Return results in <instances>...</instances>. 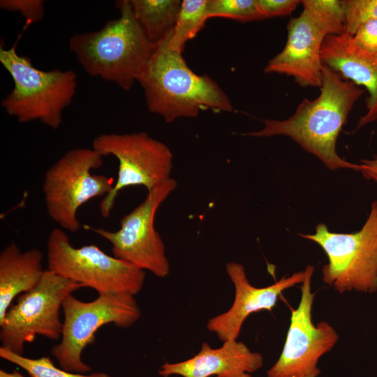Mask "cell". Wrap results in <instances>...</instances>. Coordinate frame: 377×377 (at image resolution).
I'll return each mask as SVG.
<instances>
[{"instance_id":"cell-1","label":"cell","mask_w":377,"mask_h":377,"mask_svg":"<svg viewBox=\"0 0 377 377\" xmlns=\"http://www.w3.org/2000/svg\"><path fill=\"white\" fill-rule=\"evenodd\" d=\"M320 89L317 98L303 99L289 118L264 119L263 128L244 135H286L332 170L348 168L360 171V164L347 161L338 155L336 144L348 114L364 89L324 64Z\"/></svg>"},{"instance_id":"cell-2","label":"cell","mask_w":377,"mask_h":377,"mask_svg":"<svg viewBox=\"0 0 377 377\" xmlns=\"http://www.w3.org/2000/svg\"><path fill=\"white\" fill-rule=\"evenodd\" d=\"M170 36L154 47L137 80L144 90L148 110L168 123L180 117H194L203 110L233 111L229 98L214 80L195 73L182 53L168 48Z\"/></svg>"},{"instance_id":"cell-3","label":"cell","mask_w":377,"mask_h":377,"mask_svg":"<svg viewBox=\"0 0 377 377\" xmlns=\"http://www.w3.org/2000/svg\"><path fill=\"white\" fill-rule=\"evenodd\" d=\"M117 8V19L98 31L73 35L68 46L88 75L130 91L154 47L137 20L131 1H119Z\"/></svg>"},{"instance_id":"cell-4","label":"cell","mask_w":377,"mask_h":377,"mask_svg":"<svg viewBox=\"0 0 377 377\" xmlns=\"http://www.w3.org/2000/svg\"><path fill=\"white\" fill-rule=\"evenodd\" d=\"M0 62L14 84L1 102L6 112L20 123L39 121L58 129L76 94V73L72 69H38L30 58L17 52L15 45L0 48Z\"/></svg>"},{"instance_id":"cell-5","label":"cell","mask_w":377,"mask_h":377,"mask_svg":"<svg viewBox=\"0 0 377 377\" xmlns=\"http://www.w3.org/2000/svg\"><path fill=\"white\" fill-rule=\"evenodd\" d=\"M300 235L317 243L325 252L328 263L322 268L325 284L340 293L377 291V200L371 203L368 217L358 231L333 232L321 223L314 234Z\"/></svg>"},{"instance_id":"cell-6","label":"cell","mask_w":377,"mask_h":377,"mask_svg":"<svg viewBox=\"0 0 377 377\" xmlns=\"http://www.w3.org/2000/svg\"><path fill=\"white\" fill-rule=\"evenodd\" d=\"M47 269L101 294L138 293L145 272L111 256L94 244L74 247L68 235L54 228L47 240Z\"/></svg>"},{"instance_id":"cell-7","label":"cell","mask_w":377,"mask_h":377,"mask_svg":"<svg viewBox=\"0 0 377 377\" xmlns=\"http://www.w3.org/2000/svg\"><path fill=\"white\" fill-rule=\"evenodd\" d=\"M60 342L51 348V355L64 370L86 373L91 368L82 360L84 349L95 341L102 326L112 323L121 328L133 325L141 312L134 295L101 294L93 301L83 302L72 294L64 300Z\"/></svg>"},{"instance_id":"cell-8","label":"cell","mask_w":377,"mask_h":377,"mask_svg":"<svg viewBox=\"0 0 377 377\" xmlns=\"http://www.w3.org/2000/svg\"><path fill=\"white\" fill-rule=\"evenodd\" d=\"M102 163L103 156L93 148H74L46 170L42 187L46 211L61 228L76 232L81 226L79 208L112 191L111 178L91 173Z\"/></svg>"},{"instance_id":"cell-9","label":"cell","mask_w":377,"mask_h":377,"mask_svg":"<svg viewBox=\"0 0 377 377\" xmlns=\"http://www.w3.org/2000/svg\"><path fill=\"white\" fill-rule=\"evenodd\" d=\"M81 288L78 283L45 270L39 284L21 294L7 310L0 324L1 347L22 355L24 344L32 342L37 335L54 341L61 339L63 303Z\"/></svg>"},{"instance_id":"cell-10","label":"cell","mask_w":377,"mask_h":377,"mask_svg":"<svg viewBox=\"0 0 377 377\" xmlns=\"http://www.w3.org/2000/svg\"><path fill=\"white\" fill-rule=\"evenodd\" d=\"M92 148L103 156L112 155L119 161L116 182L99 205L103 218L110 215L123 188L143 186L150 191L171 178L173 156L170 149L145 132L103 133L94 139Z\"/></svg>"},{"instance_id":"cell-11","label":"cell","mask_w":377,"mask_h":377,"mask_svg":"<svg viewBox=\"0 0 377 377\" xmlns=\"http://www.w3.org/2000/svg\"><path fill=\"white\" fill-rule=\"evenodd\" d=\"M172 178L148 191L145 200L120 221L117 231L84 226L112 245L113 256L155 276L165 277L170 265L162 238L154 226L156 214L161 205L177 188Z\"/></svg>"},{"instance_id":"cell-12","label":"cell","mask_w":377,"mask_h":377,"mask_svg":"<svg viewBox=\"0 0 377 377\" xmlns=\"http://www.w3.org/2000/svg\"><path fill=\"white\" fill-rule=\"evenodd\" d=\"M314 267H305L301 286V299L291 313L290 326L278 360L267 371V377H318L319 359L330 351L339 339L334 328L325 321L314 325L312 306L315 293L311 292Z\"/></svg>"},{"instance_id":"cell-13","label":"cell","mask_w":377,"mask_h":377,"mask_svg":"<svg viewBox=\"0 0 377 377\" xmlns=\"http://www.w3.org/2000/svg\"><path fill=\"white\" fill-rule=\"evenodd\" d=\"M226 269L235 287L234 302L228 311L210 318L207 324V330L223 342L237 339L250 314L260 310L272 311L282 292L302 283L305 277L304 271H300L283 276L271 286L257 288L250 283L242 264L229 262Z\"/></svg>"},{"instance_id":"cell-14","label":"cell","mask_w":377,"mask_h":377,"mask_svg":"<svg viewBox=\"0 0 377 377\" xmlns=\"http://www.w3.org/2000/svg\"><path fill=\"white\" fill-rule=\"evenodd\" d=\"M287 29L283 50L268 61L264 72L292 77L302 87L320 88L323 67L320 52L326 36L303 12L290 20Z\"/></svg>"},{"instance_id":"cell-15","label":"cell","mask_w":377,"mask_h":377,"mask_svg":"<svg viewBox=\"0 0 377 377\" xmlns=\"http://www.w3.org/2000/svg\"><path fill=\"white\" fill-rule=\"evenodd\" d=\"M263 365L260 353L251 351L242 341L230 339L218 348L203 342L198 354L182 362L163 364L158 374L163 377H252L251 374Z\"/></svg>"},{"instance_id":"cell-16","label":"cell","mask_w":377,"mask_h":377,"mask_svg":"<svg viewBox=\"0 0 377 377\" xmlns=\"http://www.w3.org/2000/svg\"><path fill=\"white\" fill-rule=\"evenodd\" d=\"M320 55L325 66L364 87L369 94L367 112L360 118L355 131L377 121V56L359 47L347 33L325 36Z\"/></svg>"},{"instance_id":"cell-17","label":"cell","mask_w":377,"mask_h":377,"mask_svg":"<svg viewBox=\"0 0 377 377\" xmlns=\"http://www.w3.org/2000/svg\"><path fill=\"white\" fill-rule=\"evenodd\" d=\"M38 249L21 251L13 242L0 253V324L14 298L35 288L44 273Z\"/></svg>"},{"instance_id":"cell-18","label":"cell","mask_w":377,"mask_h":377,"mask_svg":"<svg viewBox=\"0 0 377 377\" xmlns=\"http://www.w3.org/2000/svg\"><path fill=\"white\" fill-rule=\"evenodd\" d=\"M131 1L135 17L154 47L172 34L181 1Z\"/></svg>"},{"instance_id":"cell-19","label":"cell","mask_w":377,"mask_h":377,"mask_svg":"<svg viewBox=\"0 0 377 377\" xmlns=\"http://www.w3.org/2000/svg\"><path fill=\"white\" fill-rule=\"evenodd\" d=\"M209 0H184L169 38L168 47L182 54L186 43L193 38L209 19L207 8Z\"/></svg>"},{"instance_id":"cell-20","label":"cell","mask_w":377,"mask_h":377,"mask_svg":"<svg viewBox=\"0 0 377 377\" xmlns=\"http://www.w3.org/2000/svg\"><path fill=\"white\" fill-rule=\"evenodd\" d=\"M301 3L309 20L326 36L346 32L342 0H302Z\"/></svg>"},{"instance_id":"cell-21","label":"cell","mask_w":377,"mask_h":377,"mask_svg":"<svg viewBox=\"0 0 377 377\" xmlns=\"http://www.w3.org/2000/svg\"><path fill=\"white\" fill-rule=\"evenodd\" d=\"M1 358L26 371L31 377H111L103 372L82 374L57 367L48 357L31 359L0 347Z\"/></svg>"},{"instance_id":"cell-22","label":"cell","mask_w":377,"mask_h":377,"mask_svg":"<svg viewBox=\"0 0 377 377\" xmlns=\"http://www.w3.org/2000/svg\"><path fill=\"white\" fill-rule=\"evenodd\" d=\"M208 18L226 17L242 22L264 20L257 0H209Z\"/></svg>"},{"instance_id":"cell-23","label":"cell","mask_w":377,"mask_h":377,"mask_svg":"<svg viewBox=\"0 0 377 377\" xmlns=\"http://www.w3.org/2000/svg\"><path fill=\"white\" fill-rule=\"evenodd\" d=\"M345 14V33L353 36L358 27L377 20V0H342Z\"/></svg>"},{"instance_id":"cell-24","label":"cell","mask_w":377,"mask_h":377,"mask_svg":"<svg viewBox=\"0 0 377 377\" xmlns=\"http://www.w3.org/2000/svg\"><path fill=\"white\" fill-rule=\"evenodd\" d=\"M43 0H1L0 8L8 11L20 12L27 24L38 22L45 15Z\"/></svg>"},{"instance_id":"cell-25","label":"cell","mask_w":377,"mask_h":377,"mask_svg":"<svg viewBox=\"0 0 377 377\" xmlns=\"http://www.w3.org/2000/svg\"><path fill=\"white\" fill-rule=\"evenodd\" d=\"M355 44L371 53L377 52V20H367L361 24L353 36Z\"/></svg>"},{"instance_id":"cell-26","label":"cell","mask_w":377,"mask_h":377,"mask_svg":"<svg viewBox=\"0 0 377 377\" xmlns=\"http://www.w3.org/2000/svg\"><path fill=\"white\" fill-rule=\"evenodd\" d=\"M301 3L298 0H257L258 10L264 19L290 15Z\"/></svg>"},{"instance_id":"cell-27","label":"cell","mask_w":377,"mask_h":377,"mask_svg":"<svg viewBox=\"0 0 377 377\" xmlns=\"http://www.w3.org/2000/svg\"><path fill=\"white\" fill-rule=\"evenodd\" d=\"M360 171L367 179L377 183V156L371 159L360 160Z\"/></svg>"},{"instance_id":"cell-28","label":"cell","mask_w":377,"mask_h":377,"mask_svg":"<svg viewBox=\"0 0 377 377\" xmlns=\"http://www.w3.org/2000/svg\"><path fill=\"white\" fill-rule=\"evenodd\" d=\"M0 377H25L19 371L15 370L12 372H7L3 369L0 370Z\"/></svg>"},{"instance_id":"cell-29","label":"cell","mask_w":377,"mask_h":377,"mask_svg":"<svg viewBox=\"0 0 377 377\" xmlns=\"http://www.w3.org/2000/svg\"><path fill=\"white\" fill-rule=\"evenodd\" d=\"M375 54L377 56V52H376V54Z\"/></svg>"}]
</instances>
